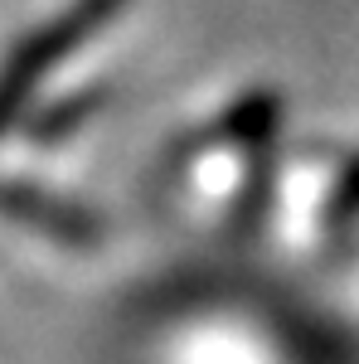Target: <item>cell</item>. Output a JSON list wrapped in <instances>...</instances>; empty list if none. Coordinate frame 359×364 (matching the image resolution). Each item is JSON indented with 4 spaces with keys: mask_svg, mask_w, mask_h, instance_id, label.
<instances>
[{
    "mask_svg": "<svg viewBox=\"0 0 359 364\" xmlns=\"http://www.w3.org/2000/svg\"><path fill=\"white\" fill-rule=\"evenodd\" d=\"M127 0H73L68 10H58L49 25H39L15 54L5 58V68H0V136L15 127V117L25 112L34 87L44 83L78 44H87L102 25H112V15Z\"/></svg>",
    "mask_w": 359,
    "mask_h": 364,
    "instance_id": "6da1fadb",
    "label": "cell"
},
{
    "mask_svg": "<svg viewBox=\"0 0 359 364\" xmlns=\"http://www.w3.org/2000/svg\"><path fill=\"white\" fill-rule=\"evenodd\" d=\"M0 204H5V214H15V219L29 214V224H44V228H54V233H73V238H87L92 233L87 219L68 214V204L39 199V195H29V190H0Z\"/></svg>",
    "mask_w": 359,
    "mask_h": 364,
    "instance_id": "7a4b0ae2",
    "label": "cell"
},
{
    "mask_svg": "<svg viewBox=\"0 0 359 364\" xmlns=\"http://www.w3.org/2000/svg\"><path fill=\"white\" fill-rule=\"evenodd\" d=\"M331 219L335 224H350V219H359V161L345 175H340V185H335L331 195Z\"/></svg>",
    "mask_w": 359,
    "mask_h": 364,
    "instance_id": "3957f363",
    "label": "cell"
}]
</instances>
